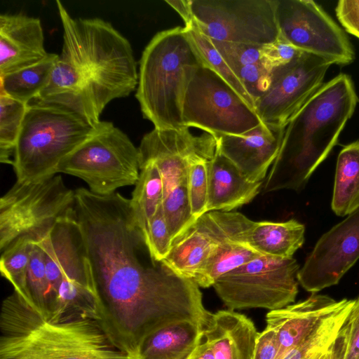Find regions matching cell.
<instances>
[{
  "label": "cell",
  "instance_id": "obj_1",
  "mask_svg": "<svg viewBox=\"0 0 359 359\" xmlns=\"http://www.w3.org/2000/svg\"><path fill=\"white\" fill-rule=\"evenodd\" d=\"M74 211L98 298L100 323L130 359L147 336L166 325L191 320L208 326L212 313L203 305L200 287L154 259L130 199L79 188Z\"/></svg>",
  "mask_w": 359,
  "mask_h": 359
},
{
  "label": "cell",
  "instance_id": "obj_2",
  "mask_svg": "<svg viewBox=\"0 0 359 359\" xmlns=\"http://www.w3.org/2000/svg\"><path fill=\"white\" fill-rule=\"evenodd\" d=\"M56 4L63 28L62 52L48 85L33 101L65 108L96 125L111 101L137 88L133 50L109 22L74 18L61 1Z\"/></svg>",
  "mask_w": 359,
  "mask_h": 359
},
{
  "label": "cell",
  "instance_id": "obj_3",
  "mask_svg": "<svg viewBox=\"0 0 359 359\" xmlns=\"http://www.w3.org/2000/svg\"><path fill=\"white\" fill-rule=\"evenodd\" d=\"M357 102L348 75L340 74L323 84L287 123L264 191L302 190L337 143Z\"/></svg>",
  "mask_w": 359,
  "mask_h": 359
},
{
  "label": "cell",
  "instance_id": "obj_4",
  "mask_svg": "<svg viewBox=\"0 0 359 359\" xmlns=\"http://www.w3.org/2000/svg\"><path fill=\"white\" fill-rule=\"evenodd\" d=\"M0 359H130L100 321L52 320L15 291L2 303Z\"/></svg>",
  "mask_w": 359,
  "mask_h": 359
},
{
  "label": "cell",
  "instance_id": "obj_5",
  "mask_svg": "<svg viewBox=\"0 0 359 359\" xmlns=\"http://www.w3.org/2000/svg\"><path fill=\"white\" fill-rule=\"evenodd\" d=\"M204 63L184 27L156 33L142 52L135 97L158 129L184 128L182 103L189 69Z\"/></svg>",
  "mask_w": 359,
  "mask_h": 359
},
{
  "label": "cell",
  "instance_id": "obj_6",
  "mask_svg": "<svg viewBox=\"0 0 359 359\" xmlns=\"http://www.w3.org/2000/svg\"><path fill=\"white\" fill-rule=\"evenodd\" d=\"M97 124L65 108L31 102L14 151L12 165L17 181L56 175L62 161L94 133Z\"/></svg>",
  "mask_w": 359,
  "mask_h": 359
},
{
  "label": "cell",
  "instance_id": "obj_7",
  "mask_svg": "<svg viewBox=\"0 0 359 359\" xmlns=\"http://www.w3.org/2000/svg\"><path fill=\"white\" fill-rule=\"evenodd\" d=\"M75 191L60 175L17 181L0 199V250L21 237L39 243L57 220L74 210Z\"/></svg>",
  "mask_w": 359,
  "mask_h": 359
},
{
  "label": "cell",
  "instance_id": "obj_8",
  "mask_svg": "<svg viewBox=\"0 0 359 359\" xmlns=\"http://www.w3.org/2000/svg\"><path fill=\"white\" fill-rule=\"evenodd\" d=\"M140 172L138 147L121 129L106 121H100L94 133L63 159L57 169V174L81 179L91 192L99 195L135 185Z\"/></svg>",
  "mask_w": 359,
  "mask_h": 359
},
{
  "label": "cell",
  "instance_id": "obj_9",
  "mask_svg": "<svg viewBox=\"0 0 359 359\" xmlns=\"http://www.w3.org/2000/svg\"><path fill=\"white\" fill-rule=\"evenodd\" d=\"M182 120L184 127L215 137L243 135L263 123L255 110L205 63L189 71Z\"/></svg>",
  "mask_w": 359,
  "mask_h": 359
},
{
  "label": "cell",
  "instance_id": "obj_10",
  "mask_svg": "<svg viewBox=\"0 0 359 359\" xmlns=\"http://www.w3.org/2000/svg\"><path fill=\"white\" fill-rule=\"evenodd\" d=\"M299 266L294 257L260 255L222 276L213 285L231 310L282 309L295 301Z\"/></svg>",
  "mask_w": 359,
  "mask_h": 359
},
{
  "label": "cell",
  "instance_id": "obj_11",
  "mask_svg": "<svg viewBox=\"0 0 359 359\" xmlns=\"http://www.w3.org/2000/svg\"><path fill=\"white\" fill-rule=\"evenodd\" d=\"M276 0H191L194 21L210 39L265 45L279 29Z\"/></svg>",
  "mask_w": 359,
  "mask_h": 359
},
{
  "label": "cell",
  "instance_id": "obj_12",
  "mask_svg": "<svg viewBox=\"0 0 359 359\" xmlns=\"http://www.w3.org/2000/svg\"><path fill=\"white\" fill-rule=\"evenodd\" d=\"M280 35L300 51L345 65L355 53L348 36L332 18L311 0H276Z\"/></svg>",
  "mask_w": 359,
  "mask_h": 359
},
{
  "label": "cell",
  "instance_id": "obj_13",
  "mask_svg": "<svg viewBox=\"0 0 359 359\" xmlns=\"http://www.w3.org/2000/svg\"><path fill=\"white\" fill-rule=\"evenodd\" d=\"M331 65L322 57L302 52L289 63L273 69L269 88L255 103L262 122L285 128L322 87Z\"/></svg>",
  "mask_w": 359,
  "mask_h": 359
},
{
  "label": "cell",
  "instance_id": "obj_14",
  "mask_svg": "<svg viewBox=\"0 0 359 359\" xmlns=\"http://www.w3.org/2000/svg\"><path fill=\"white\" fill-rule=\"evenodd\" d=\"M254 222L238 212H208L173 241L161 262L175 273L194 280L220 244L227 241L248 244Z\"/></svg>",
  "mask_w": 359,
  "mask_h": 359
},
{
  "label": "cell",
  "instance_id": "obj_15",
  "mask_svg": "<svg viewBox=\"0 0 359 359\" xmlns=\"http://www.w3.org/2000/svg\"><path fill=\"white\" fill-rule=\"evenodd\" d=\"M189 128H154L143 136L138 147L140 164L152 163L161 173L163 198L174 192L188 190L191 161L198 156L212 158L217 151V137L207 133L194 135Z\"/></svg>",
  "mask_w": 359,
  "mask_h": 359
},
{
  "label": "cell",
  "instance_id": "obj_16",
  "mask_svg": "<svg viewBox=\"0 0 359 359\" xmlns=\"http://www.w3.org/2000/svg\"><path fill=\"white\" fill-rule=\"evenodd\" d=\"M359 259V207L317 241L297 273L311 293L337 285Z\"/></svg>",
  "mask_w": 359,
  "mask_h": 359
},
{
  "label": "cell",
  "instance_id": "obj_17",
  "mask_svg": "<svg viewBox=\"0 0 359 359\" xmlns=\"http://www.w3.org/2000/svg\"><path fill=\"white\" fill-rule=\"evenodd\" d=\"M285 128L262 123L243 135H221L217 137V149L248 180L263 182L278 154Z\"/></svg>",
  "mask_w": 359,
  "mask_h": 359
},
{
  "label": "cell",
  "instance_id": "obj_18",
  "mask_svg": "<svg viewBox=\"0 0 359 359\" xmlns=\"http://www.w3.org/2000/svg\"><path fill=\"white\" fill-rule=\"evenodd\" d=\"M345 300L337 301L325 294L311 293L304 300L269 311L266 317V326L276 331L278 342L276 359H282L309 337L337 311Z\"/></svg>",
  "mask_w": 359,
  "mask_h": 359
},
{
  "label": "cell",
  "instance_id": "obj_19",
  "mask_svg": "<svg viewBox=\"0 0 359 359\" xmlns=\"http://www.w3.org/2000/svg\"><path fill=\"white\" fill-rule=\"evenodd\" d=\"M50 53L40 19L22 13L0 15V76L32 66Z\"/></svg>",
  "mask_w": 359,
  "mask_h": 359
},
{
  "label": "cell",
  "instance_id": "obj_20",
  "mask_svg": "<svg viewBox=\"0 0 359 359\" xmlns=\"http://www.w3.org/2000/svg\"><path fill=\"white\" fill-rule=\"evenodd\" d=\"M258 334L249 318L231 309L212 313L203 331L215 359H252Z\"/></svg>",
  "mask_w": 359,
  "mask_h": 359
},
{
  "label": "cell",
  "instance_id": "obj_21",
  "mask_svg": "<svg viewBox=\"0 0 359 359\" xmlns=\"http://www.w3.org/2000/svg\"><path fill=\"white\" fill-rule=\"evenodd\" d=\"M207 212L232 211L253 200L264 182H251L219 151L208 161Z\"/></svg>",
  "mask_w": 359,
  "mask_h": 359
},
{
  "label": "cell",
  "instance_id": "obj_22",
  "mask_svg": "<svg viewBox=\"0 0 359 359\" xmlns=\"http://www.w3.org/2000/svg\"><path fill=\"white\" fill-rule=\"evenodd\" d=\"M203 331V327L191 320L170 323L147 336L132 359H190Z\"/></svg>",
  "mask_w": 359,
  "mask_h": 359
},
{
  "label": "cell",
  "instance_id": "obj_23",
  "mask_svg": "<svg viewBox=\"0 0 359 359\" xmlns=\"http://www.w3.org/2000/svg\"><path fill=\"white\" fill-rule=\"evenodd\" d=\"M304 225L294 219L254 222L248 232V244L263 255L290 258L304 245Z\"/></svg>",
  "mask_w": 359,
  "mask_h": 359
},
{
  "label": "cell",
  "instance_id": "obj_24",
  "mask_svg": "<svg viewBox=\"0 0 359 359\" xmlns=\"http://www.w3.org/2000/svg\"><path fill=\"white\" fill-rule=\"evenodd\" d=\"M359 207V140L346 145L339 152L336 164L332 211L347 216Z\"/></svg>",
  "mask_w": 359,
  "mask_h": 359
},
{
  "label": "cell",
  "instance_id": "obj_25",
  "mask_svg": "<svg viewBox=\"0 0 359 359\" xmlns=\"http://www.w3.org/2000/svg\"><path fill=\"white\" fill-rule=\"evenodd\" d=\"M58 57L59 55L50 53L37 64L0 76V93L29 104L48 85Z\"/></svg>",
  "mask_w": 359,
  "mask_h": 359
},
{
  "label": "cell",
  "instance_id": "obj_26",
  "mask_svg": "<svg viewBox=\"0 0 359 359\" xmlns=\"http://www.w3.org/2000/svg\"><path fill=\"white\" fill-rule=\"evenodd\" d=\"M140 165V176L130 200L136 222L145 237L150 221L163 204V184L154 163Z\"/></svg>",
  "mask_w": 359,
  "mask_h": 359
},
{
  "label": "cell",
  "instance_id": "obj_27",
  "mask_svg": "<svg viewBox=\"0 0 359 359\" xmlns=\"http://www.w3.org/2000/svg\"><path fill=\"white\" fill-rule=\"evenodd\" d=\"M260 255L246 243L236 241L223 243L213 252L193 280L200 287L213 286L222 276Z\"/></svg>",
  "mask_w": 359,
  "mask_h": 359
},
{
  "label": "cell",
  "instance_id": "obj_28",
  "mask_svg": "<svg viewBox=\"0 0 359 359\" xmlns=\"http://www.w3.org/2000/svg\"><path fill=\"white\" fill-rule=\"evenodd\" d=\"M355 299H346L342 306L313 332L287 352L282 359H322L327 353Z\"/></svg>",
  "mask_w": 359,
  "mask_h": 359
},
{
  "label": "cell",
  "instance_id": "obj_29",
  "mask_svg": "<svg viewBox=\"0 0 359 359\" xmlns=\"http://www.w3.org/2000/svg\"><path fill=\"white\" fill-rule=\"evenodd\" d=\"M34 242L28 237L18 238L1 252L0 271L17 292L29 303L27 292V273Z\"/></svg>",
  "mask_w": 359,
  "mask_h": 359
},
{
  "label": "cell",
  "instance_id": "obj_30",
  "mask_svg": "<svg viewBox=\"0 0 359 359\" xmlns=\"http://www.w3.org/2000/svg\"><path fill=\"white\" fill-rule=\"evenodd\" d=\"M28 104L0 93V161L13 164L14 151Z\"/></svg>",
  "mask_w": 359,
  "mask_h": 359
},
{
  "label": "cell",
  "instance_id": "obj_31",
  "mask_svg": "<svg viewBox=\"0 0 359 359\" xmlns=\"http://www.w3.org/2000/svg\"><path fill=\"white\" fill-rule=\"evenodd\" d=\"M184 28L204 63L222 77L255 109L253 99L215 48L210 39L198 29L194 21L189 27H184Z\"/></svg>",
  "mask_w": 359,
  "mask_h": 359
},
{
  "label": "cell",
  "instance_id": "obj_32",
  "mask_svg": "<svg viewBox=\"0 0 359 359\" xmlns=\"http://www.w3.org/2000/svg\"><path fill=\"white\" fill-rule=\"evenodd\" d=\"M27 292L30 305L46 316L48 312V283L47 280L43 251L34 243L27 273Z\"/></svg>",
  "mask_w": 359,
  "mask_h": 359
},
{
  "label": "cell",
  "instance_id": "obj_33",
  "mask_svg": "<svg viewBox=\"0 0 359 359\" xmlns=\"http://www.w3.org/2000/svg\"><path fill=\"white\" fill-rule=\"evenodd\" d=\"M198 156L191 161L188 169V194L192 217L196 221L207 212L208 201V161Z\"/></svg>",
  "mask_w": 359,
  "mask_h": 359
},
{
  "label": "cell",
  "instance_id": "obj_34",
  "mask_svg": "<svg viewBox=\"0 0 359 359\" xmlns=\"http://www.w3.org/2000/svg\"><path fill=\"white\" fill-rule=\"evenodd\" d=\"M359 358V297L341 326L331 347L330 359Z\"/></svg>",
  "mask_w": 359,
  "mask_h": 359
},
{
  "label": "cell",
  "instance_id": "obj_35",
  "mask_svg": "<svg viewBox=\"0 0 359 359\" xmlns=\"http://www.w3.org/2000/svg\"><path fill=\"white\" fill-rule=\"evenodd\" d=\"M145 240L154 260L161 262L168 255L173 240L162 205L149 222Z\"/></svg>",
  "mask_w": 359,
  "mask_h": 359
},
{
  "label": "cell",
  "instance_id": "obj_36",
  "mask_svg": "<svg viewBox=\"0 0 359 359\" xmlns=\"http://www.w3.org/2000/svg\"><path fill=\"white\" fill-rule=\"evenodd\" d=\"M210 41L231 69L235 67L262 63V49L263 45L212 39Z\"/></svg>",
  "mask_w": 359,
  "mask_h": 359
},
{
  "label": "cell",
  "instance_id": "obj_37",
  "mask_svg": "<svg viewBox=\"0 0 359 359\" xmlns=\"http://www.w3.org/2000/svg\"><path fill=\"white\" fill-rule=\"evenodd\" d=\"M231 69L255 103L269 88L272 71L267 69L262 63L235 67Z\"/></svg>",
  "mask_w": 359,
  "mask_h": 359
},
{
  "label": "cell",
  "instance_id": "obj_38",
  "mask_svg": "<svg viewBox=\"0 0 359 359\" xmlns=\"http://www.w3.org/2000/svg\"><path fill=\"white\" fill-rule=\"evenodd\" d=\"M302 52L286 41L279 34L276 41L262 46V62L272 71L289 63Z\"/></svg>",
  "mask_w": 359,
  "mask_h": 359
},
{
  "label": "cell",
  "instance_id": "obj_39",
  "mask_svg": "<svg viewBox=\"0 0 359 359\" xmlns=\"http://www.w3.org/2000/svg\"><path fill=\"white\" fill-rule=\"evenodd\" d=\"M335 11L345 30L359 39V0H341Z\"/></svg>",
  "mask_w": 359,
  "mask_h": 359
},
{
  "label": "cell",
  "instance_id": "obj_40",
  "mask_svg": "<svg viewBox=\"0 0 359 359\" xmlns=\"http://www.w3.org/2000/svg\"><path fill=\"white\" fill-rule=\"evenodd\" d=\"M278 351V342L276 331L266 326L259 332L252 359H276Z\"/></svg>",
  "mask_w": 359,
  "mask_h": 359
},
{
  "label": "cell",
  "instance_id": "obj_41",
  "mask_svg": "<svg viewBox=\"0 0 359 359\" xmlns=\"http://www.w3.org/2000/svg\"><path fill=\"white\" fill-rule=\"evenodd\" d=\"M165 1L179 13L184 22L185 27H189L194 22L191 0H165Z\"/></svg>",
  "mask_w": 359,
  "mask_h": 359
},
{
  "label": "cell",
  "instance_id": "obj_42",
  "mask_svg": "<svg viewBox=\"0 0 359 359\" xmlns=\"http://www.w3.org/2000/svg\"><path fill=\"white\" fill-rule=\"evenodd\" d=\"M190 359H215L213 353L203 337Z\"/></svg>",
  "mask_w": 359,
  "mask_h": 359
},
{
  "label": "cell",
  "instance_id": "obj_43",
  "mask_svg": "<svg viewBox=\"0 0 359 359\" xmlns=\"http://www.w3.org/2000/svg\"><path fill=\"white\" fill-rule=\"evenodd\" d=\"M331 358V348L330 350L325 354L322 359H330Z\"/></svg>",
  "mask_w": 359,
  "mask_h": 359
},
{
  "label": "cell",
  "instance_id": "obj_44",
  "mask_svg": "<svg viewBox=\"0 0 359 359\" xmlns=\"http://www.w3.org/2000/svg\"><path fill=\"white\" fill-rule=\"evenodd\" d=\"M358 359H359V358Z\"/></svg>",
  "mask_w": 359,
  "mask_h": 359
}]
</instances>
